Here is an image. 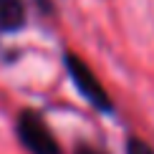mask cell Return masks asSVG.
<instances>
[{
  "instance_id": "6da1fadb",
  "label": "cell",
  "mask_w": 154,
  "mask_h": 154,
  "mask_svg": "<svg viewBox=\"0 0 154 154\" xmlns=\"http://www.w3.org/2000/svg\"><path fill=\"white\" fill-rule=\"evenodd\" d=\"M63 63H66V71L71 76L73 86L79 88V94L83 99H86L94 109H99V111H104V114H111L114 111V101H111V96H109V91L104 88V83L96 79L91 66H88L81 56H76L73 51H66Z\"/></svg>"
},
{
  "instance_id": "277c9868",
  "label": "cell",
  "mask_w": 154,
  "mask_h": 154,
  "mask_svg": "<svg viewBox=\"0 0 154 154\" xmlns=\"http://www.w3.org/2000/svg\"><path fill=\"white\" fill-rule=\"evenodd\" d=\"M126 154H154V149L144 142V139L131 137L129 142H126Z\"/></svg>"
},
{
  "instance_id": "7a4b0ae2",
  "label": "cell",
  "mask_w": 154,
  "mask_h": 154,
  "mask_svg": "<svg viewBox=\"0 0 154 154\" xmlns=\"http://www.w3.org/2000/svg\"><path fill=\"white\" fill-rule=\"evenodd\" d=\"M15 131H18L20 144L30 154H63L58 139L51 131V126L46 124V119L38 111H33V109H23L18 114Z\"/></svg>"
},
{
  "instance_id": "5b68a950",
  "label": "cell",
  "mask_w": 154,
  "mask_h": 154,
  "mask_svg": "<svg viewBox=\"0 0 154 154\" xmlns=\"http://www.w3.org/2000/svg\"><path fill=\"white\" fill-rule=\"evenodd\" d=\"M73 154H106L101 146H94V144H86V142H81V144H76V149Z\"/></svg>"
},
{
  "instance_id": "3957f363",
  "label": "cell",
  "mask_w": 154,
  "mask_h": 154,
  "mask_svg": "<svg viewBox=\"0 0 154 154\" xmlns=\"http://www.w3.org/2000/svg\"><path fill=\"white\" fill-rule=\"evenodd\" d=\"M28 20L25 0H0V33H15Z\"/></svg>"
}]
</instances>
